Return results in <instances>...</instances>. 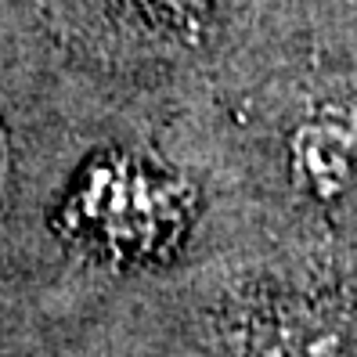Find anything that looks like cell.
Instances as JSON below:
<instances>
[{"label": "cell", "instance_id": "3957f363", "mask_svg": "<svg viewBox=\"0 0 357 357\" xmlns=\"http://www.w3.org/2000/svg\"><path fill=\"white\" fill-rule=\"evenodd\" d=\"M217 0H119V8H127L141 26H149L159 36H199L209 18H213Z\"/></svg>", "mask_w": 357, "mask_h": 357}, {"label": "cell", "instance_id": "277c9868", "mask_svg": "<svg viewBox=\"0 0 357 357\" xmlns=\"http://www.w3.org/2000/svg\"><path fill=\"white\" fill-rule=\"evenodd\" d=\"M8 177V141H4V130H0V184Z\"/></svg>", "mask_w": 357, "mask_h": 357}, {"label": "cell", "instance_id": "7a4b0ae2", "mask_svg": "<svg viewBox=\"0 0 357 357\" xmlns=\"http://www.w3.org/2000/svg\"><path fill=\"white\" fill-rule=\"evenodd\" d=\"M292 177L314 199L340 202L357 195V127L340 116L307 119L292 134Z\"/></svg>", "mask_w": 357, "mask_h": 357}, {"label": "cell", "instance_id": "6da1fadb", "mask_svg": "<svg viewBox=\"0 0 357 357\" xmlns=\"http://www.w3.org/2000/svg\"><path fill=\"white\" fill-rule=\"evenodd\" d=\"M188 209L192 192L181 177L123 155L87 174L73 217L112 253H152L181 235Z\"/></svg>", "mask_w": 357, "mask_h": 357}]
</instances>
